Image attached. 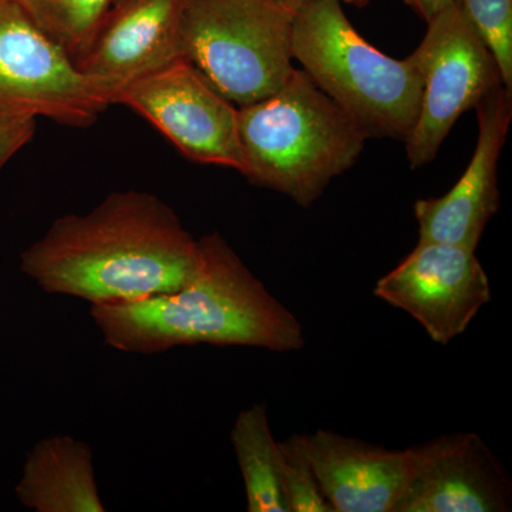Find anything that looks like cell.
<instances>
[{
    "mask_svg": "<svg viewBox=\"0 0 512 512\" xmlns=\"http://www.w3.org/2000/svg\"><path fill=\"white\" fill-rule=\"evenodd\" d=\"M16 498L33 512H104L89 443L72 436L37 441L23 463Z\"/></svg>",
    "mask_w": 512,
    "mask_h": 512,
    "instance_id": "obj_14",
    "label": "cell"
},
{
    "mask_svg": "<svg viewBox=\"0 0 512 512\" xmlns=\"http://www.w3.org/2000/svg\"><path fill=\"white\" fill-rule=\"evenodd\" d=\"M121 2H124V0H113V5H111V6L117 5V3H121Z\"/></svg>",
    "mask_w": 512,
    "mask_h": 512,
    "instance_id": "obj_22",
    "label": "cell"
},
{
    "mask_svg": "<svg viewBox=\"0 0 512 512\" xmlns=\"http://www.w3.org/2000/svg\"><path fill=\"white\" fill-rule=\"evenodd\" d=\"M478 140L458 183L439 198L414 204L419 241L443 242L476 251L488 222L500 208L498 163L512 121V90L500 86L476 107Z\"/></svg>",
    "mask_w": 512,
    "mask_h": 512,
    "instance_id": "obj_10",
    "label": "cell"
},
{
    "mask_svg": "<svg viewBox=\"0 0 512 512\" xmlns=\"http://www.w3.org/2000/svg\"><path fill=\"white\" fill-rule=\"evenodd\" d=\"M249 512H288L281 481V446L272 434L268 407L242 410L231 430Z\"/></svg>",
    "mask_w": 512,
    "mask_h": 512,
    "instance_id": "obj_15",
    "label": "cell"
},
{
    "mask_svg": "<svg viewBox=\"0 0 512 512\" xmlns=\"http://www.w3.org/2000/svg\"><path fill=\"white\" fill-rule=\"evenodd\" d=\"M413 53L423 90L416 123L404 143L410 167L420 168L436 158L456 121L504 83L494 56L456 2L427 22Z\"/></svg>",
    "mask_w": 512,
    "mask_h": 512,
    "instance_id": "obj_7",
    "label": "cell"
},
{
    "mask_svg": "<svg viewBox=\"0 0 512 512\" xmlns=\"http://www.w3.org/2000/svg\"><path fill=\"white\" fill-rule=\"evenodd\" d=\"M373 295L409 313L429 338L448 345L463 335L493 298L490 279L474 249L419 241Z\"/></svg>",
    "mask_w": 512,
    "mask_h": 512,
    "instance_id": "obj_9",
    "label": "cell"
},
{
    "mask_svg": "<svg viewBox=\"0 0 512 512\" xmlns=\"http://www.w3.org/2000/svg\"><path fill=\"white\" fill-rule=\"evenodd\" d=\"M416 468L394 512H507L512 481L476 433L441 436L416 446Z\"/></svg>",
    "mask_w": 512,
    "mask_h": 512,
    "instance_id": "obj_11",
    "label": "cell"
},
{
    "mask_svg": "<svg viewBox=\"0 0 512 512\" xmlns=\"http://www.w3.org/2000/svg\"><path fill=\"white\" fill-rule=\"evenodd\" d=\"M114 104L136 111L191 161L241 173L238 107L184 57L128 83Z\"/></svg>",
    "mask_w": 512,
    "mask_h": 512,
    "instance_id": "obj_8",
    "label": "cell"
},
{
    "mask_svg": "<svg viewBox=\"0 0 512 512\" xmlns=\"http://www.w3.org/2000/svg\"><path fill=\"white\" fill-rule=\"evenodd\" d=\"M275 2L295 12L296 9L301 8L302 5L311 2V0H275ZM340 2L349 3V5L356 6V8H362V6H366L369 3V0H340Z\"/></svg>",
    "mask_w": 512,
    "mask_h": 512,
    "instance_id": "obj_21",
    "label": "cell"
},
{
    "mask_svg": "<svg viewBox=\"0 0 512 512\" xmlns=\"http://www.w3.org/2000/svg\"><path fill=\"white\" fill-rule=\"evenodd\" d=\"M500 69L504 86L512 90V0H454Z\"/></svg>",
    "mask_w": 512,
    "mask_h": 512,
    "instance_id": "obj_17",
    "label": "cell"
},
{
    "mask_svg": "<svg viewBox=\"0 0 512 512\" xmlns=\"http://www.w3.org/2000/svg\"><path fill=\"white\" fill-rule=\"evenodd\" d=\"M293 13L275 0H185L181 56L235 106H248L295 70Z\"/></svg>",
    "mask_w": 512,
    "mask_h": 512,
    "instance_id": "obj_5",
    "label": "cell"
},
{
    "mask_svg": "<svg viewBox=\"0 0 512 512\" xmlns=\"http://www.w3.org/2000/svg\"><path fill=\"white\" fill-rule=\"evenodd\" d=\"M114 96L15 2L0 0V114L87 128L113 106Z\"/></svg>",
    "mask_w": 512,
    "mask_h": 512,
    "instance_id": "obj_6",
    "label": "cell"
},
{
    "mask_svg": "<svg viewBox=\"0 0 512 512\" xmlns=\"http://www.w3.org/2000/svg\"><path fill=\"white\" fill-rule=\"evenodd\" d=\"M241 174L302 208L355 165L369 136L302 69L284 86L238 107Z\"/></svg>",
    "mask_w": 512,
    "mask_h": 512,
    "instance_id": "obj_3",
    "label": "cell"
},
{
    "mask_svg": "<svg viewBox=\"0 0 512 512\" xmlns=\"http://www.w3.org/2000/svg\"><path fill=\"white\" fill-rule=\"evenodd\" d=\"M36 134V119L0 114V173Z\"/></svg>",
    "mask_w": 512,
    "mask_h": 512,
    "instance_id": "obj_19",
    "label": "cell"
},
{
    "mask_svg": "<svg viewBox=\"0 0 512 512\" xmlns=\"http://www.w3.org/2000/svg\"><path fill=\"white\" fill-rule=\"evenodd\" d=\"M453 2L454 0H406L407 5L426 23L436 18L441 10L446 9Z\"/></svg>",
    "mask_w": 512,
    "mask_h": 512,
    "instance_id": "obj_20",
    "label": "cell"
},
{
    "mask_svg": "<svg viewBox=\"0 0 512 512\" xmlns=\"http://www.w3.org/2000/svg\"><path fill=\"white\" fill-rule=\"evenodd\" d=\"M293 60L369 137L406 141L419 113L423 73L414 53L393 59L370 45L340 0H311L292 20Z\"/></svg>",
    "mask_w": 512,
    "mask_h": 512,
    "instance_id": "obj_4",
    "label": "cell"
},
{
    "mask_svg": "<svg viewBox=\"0 0 512 512\" xmlns=\"http://www.w3.org/2000/svg\"><path fill=\"white\" fill-rule=\"evenodd\" d=\"M76 62L89 50L113 0H12Z\"/></svg>",
    "mask_w": 512,
    "mask_h": 512,
    "instance_id": "obj_16",
    "label": "cell"
},
{
    "mask_svg": "<svg viewBox=\"0 0 512 512\" xmlns=\"http://www.w3.org/2000/svg\"><path fill=\"white\" fill-rule=\"evenodd\" d=\"M293 436L333 512H394L416 468V447L389 450L323 429Z\"/></svg>",
    "mask_w": 512,
    "mask_h": 512,
    "instance_id": "obj_12",
    "label": "cell"
},
{
    "mask_svg": "<svg viewBox=\"0 0 512 512\" xmlns=\"http://www.w3.org/2000/svg\"><path fill=\"white\" fill-rule=\"evenodd\" d=\"M200 264L178 291L136 302L90 305L110 348L161 355L181 346L305 348L302 323L244 264L220 232L198 239Z\"/></svg>",
    "mask_w": 512,
    "mask_h": 512,
    "instance_id": "obj_2",
    "label": "cell"
},
{
    "mask_svg": "<svg viewBox=\"0 0 512 512\" xmlns=\"http://www.w3.org/2000/svg\"><path fill=\"white\" fill-rule=\"evenodd\" d=\"M281 446L282 491L288 512H333L332 505L326 500L315 471L295 436L279 441Z\"/></svg>",
    "mask_w": 512,
    "mask_h": 512,
    "instance_id": "obj_18",
    "label": "cell"
},
{
    "mask_svg": "<svg viewBox=\"0 0 512 512\" xmlns=\"http://www.w3.org/2000/svg\"><path fill=\"white\" fill-rule=\"evenodd\" d=\"M19 259L43 292L110 305L183 288L200 245L156 194L114 191L93 210L56 218Z\"/></svg>",
    "mask_w": 512,
    "mask_h": 512,
    "instance_id": "obj_1",
    "label": "cell"
},
{
    "mask_svg": "<svg viewBox=\"0 0 512 512\" xmlns=\"http://www.w3.org/2000/svg\"><path fill=\"white\" fill-rule=\"evenodd\" d=\"M185 0H124L111 6L89 50L76 60L83 73L117 94L138 77L180 59Z\"/></svg>",
    "mask_w": 512,
    "mask_h": 512,
    "instance_id": "obj_13",
    "label": "cell"
}]
</instances>
